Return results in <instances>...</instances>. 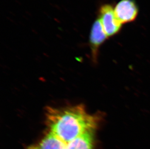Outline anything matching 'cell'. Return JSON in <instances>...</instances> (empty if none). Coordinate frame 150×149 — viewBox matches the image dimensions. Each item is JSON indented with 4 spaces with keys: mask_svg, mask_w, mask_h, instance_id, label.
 Here are the masks:
<instances>
[{
    "mask_svg": "<svg viewBox=\"0 0 150 149\" xmlns=\"http://www.w3.org/2000/svg\"><path fill=\"white\" fill-rule=\"evenodd\" d=\"M45 115L50 132L66 144L88 131L95 130L102 118L100 114L88 113L82 105L64 108L48 107Z\"/></svg>",
    "mask_w": 150,
    "mask_h": 149,
    "instance_id": "cell-1",
    "label": "cell"
},
{
    "mask_svg": "<svg viewBox=\"0 0 150 149\" xmlns=\"http://www.w3.org/2000/svg\"><path fill=\"white\" fill-rule=\"evenodd\" d=\"M100 20L108 37H113L120 31L122 24L114 12V8L109 4L102 6L100 9Z\"/></svg>",
    "mask_w": 150,
    "mask_h": 149,
    "instance_id": "cell-2",
    "label": "cell"
},
{
    "mask_svg": "<svg viewBox=\"0 0 150 149\" xmlns=\"http://www.w3.org/2000/svg\"><path fill=\"white\" fill-rule=\"evenodd\" d=\"M116 17L122 24L134 21L139 9L133 0H121L114 8Z\"/></svg>",
    "mask_w": 150,
    "mask_h": 149,
    "instance_id": "cell-3",
    "label": "cell"
},
{
    "mask_svg": "<svg viewBox=\"0 0 150 149\" xmlns=\"http://www.w3.org/2000/svg\"><path fill=\"white\" fill-rule=\"evenodd\" d=\"M108 38L100 20L98 19L92 25L89 37L92 58L94 62L97 61L99 48Z\"/></svg>",
    "mask_w": 150,
    "mask_h": 149,
    "instance_id": "cell-4",
    "label": "cell"
},
{
    "mask_svg": "<svg viewBox=\"0 0 150 149\" xmlns=\"http://www.w3.org/2000/svg\"><path fill=\"white\" fill-rule=\"evenodd\" d=\"M67 144L50 131L41 141L27 149H67Z\"/></svg>",
    "mask_w": 150,
    "mask_h": 149,
    "instance_id": "cell-5",
    "label": "cell"
},
{
    "mask_svg": "<svg viewBox=\"0 0 150 149\" xmlns=\"http://www.w3.org/2000/svg\"><path fill=\"white\" fill-rule=\"evenodd\" d=\"M95 130L88 131L67 144V149H94Z\"/></svg>",
    "mask_w": 150,
    "mask_h": 149,
    "instance_id": "cell-6",
    "label": "cell"
}]
</instances>
